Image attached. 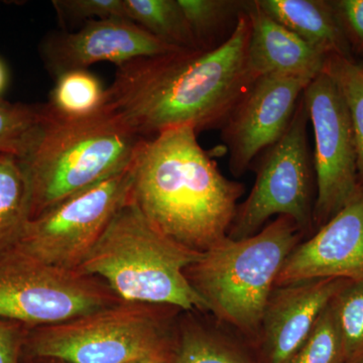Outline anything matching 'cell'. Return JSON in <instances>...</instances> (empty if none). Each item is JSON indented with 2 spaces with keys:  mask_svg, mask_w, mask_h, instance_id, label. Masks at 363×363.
<instances>
[{
  "mask_svg": "<svg viewBox=\"0 0 363 363\" xmlns=\"http://www.w3.org/2000/svg\"><path fill=\"white\" fill-rule=\"evenodd\" d=\"M250 33L243 7L233 33L218 47L117 67L104 105L145 138L182 126L196 133L222 128L257 78L248 62Z\"/></svg>",
  "mask_w": 363,
  "mask_h": 363,
  "instance_id": "6da1fadb",
  "label": "cell"
},
{
  "mask_svg": "<svg viewBox=\"0 0 363 363\" xmlns=\"http://www.w3.org/2000/svg\"><path fill=\"white\" fill-rule=\"evenodd\" d=\"M245 190L222 175L189 126L145 138L133 162L131 201L162 233L196 252L228 238Z\"/></svg>",
  "mask_w": 363,
  "mask_h": 363,
  "instance_id": "7a4b0ae2",
  "label": "cell"
},
{
  "mask_svg": "<svg viewBox=\"0 0 363 363\" xmlns=\"http://www.w3.org/2000/svg\"><path fill=\"white\" fill-rule=\"evenodd\" d=\"M32 149L18 157L30 193V219L130 168L145 138L104 105L81 119L51 111Z\"/></svg>",
  "mask_w": 363,
  "mask_h": 363,
  "instance_id": "3957f363",
  "label": "cell"
},
{
  "mask_svg": "<svg viewBox=\"0 0 363 363\" xmlns=\"http://www.w3.org/2000/svg\"><path fill=\"white\" fill-rule=\"evenodd\" d=\"M201 255L162 233L130 199L78 271L101 279L123 302L207 312L186 277Z\"/></svg>",
  "mask_w": 363,
  "mask_h": 363,
  "instance_id": "277c9868",
  "label": "cell"
},
{
  "mask_svg": "<svg viewBox=\"0 0 363 363\" xmlns=\"http://www.w3.org/2000/svg\"><path fill=\"white\" fill-rule=\"evenodd\" d=\"M303 238L291 217L278 216L250 238H227L186 269L207 312L235 329L252 350L279 272Z\"/></svg>",
  "mask_w": 363,
  "mask_h": 363,
  "instance_id": "5b68a950",
  "label": "cell"
},
{
  "mask_svg": "<svg viewBox=\"0 0 363 363\" xmlns=\"http://www.w3.org/2000/svg\"><path fill=\"white\" fill-rule=\"evenodd\" d=\"M180 310L121 302L63 323L28 328L23 358L130 363L173 350Z\"/></svg>",
  "mask_w": 363,
  "mask_h": 363,
  "instance_id": "8992f818",
  "label": "cell"
},
{
  "mask_svg": "<svg viewBox=\"0 0 363 363\" xmlns=\"http://www.w3.org/2000/svg\"><path fill=\"white\" fill-rule=\"evenodd\" d=\"M123 302L101 279L18 252L0 253V318L26 326L63 323Z\"/></svg>",
  "mask_w": 363,
  "mask_h": 363,
  "instance_id": "52a82bcc",
  "label": "cell"
},
{
  "mask_svg": "<svg viewBox=\"0 0 363 363\" xmlns=\"http://www.w3.org/2000/svg\"><path fill=\"white\" fill-rule=\"evenodd\" d=\"M309 121L300 98L288 130L264 152L255 185L238 205L228 238L245 240L259 233L272 216H289L306 236L314 233V176L308 143Z\"/></svg>",
  "mask_w": 363,
  "mask_h": 363,
  "instance_id": "ba28073f",
  "label": "cell"
},
{
  "mask_svg": "<svg viewBox=\"0 0 363 363\" xmlns=\"http://www.w3.org/2000/svg\"><path fill=\"white\" fill-rule=\"evenodd\" d=\"M131 187L133 164L30 219L13 248L45 264L78 271L130 201Z\"/></svg>",
  "mask_w": 363,
  "mask_h": 363,
  "instance_id": "9c48e42d",
  "label": "cell"
},
{
  "mask_svg": "<svg viewBox=\"0 0 363 363\" xmlns=\"http://www.w3.org/2000/svg\"><path fill=\"white\" fill-rule=\"evenodd\" d=\"M315 136L314 233L359 190L357 147L350 111L335 81L322 72L303 93Z\"/></svg>",
  "mask_w": 363,
  "mask_h": 363,
  "instance_id": "30bf717a",
  "label": "cell"
},
{
  "mask_svg": "<svg viewBox=\"0 0 363 363\" xmlns=\"http://www.w3.org/2000/svg\"><path fill=\"white\" fill-rule=\"evenodd\" d=\"M314 79L285 75L255 79L221 128L233 175H243L260 152L283 138L298 100Z\"/></svg>",
  "mask_w": 363,
  "mask_h": 363,
  "instance_id": "8fae6325",
  "label": "cell"
},
{
  "mask_svg": "<svg viewBox=\"0 0 363 363\" xmlns=\"http://www.w3.org/2000/svg\"><path fill=\"white\" fill-rule=\"evenodd\" d=\"M181 50L157 39L128 18L87 21L77 32L52 33L40 45V58L55 77L68 71L87 70L88 67L101 62L121 67Z\"/></svg>",
  "mask_w": 363,
  "mask_h": 363,
  "instance_id": "7c38bea8",
  "label": "cell"
},
{
  "mask_svg": "<svg viewBox=\"0 0 363 363\" xmlns=\"http://www.w3.org/2000/svg\"><path fill=\"white\" fill-rule=\"evenodd\" d=\"M327 278L363 281V182L345 207L294 248L276 286Z\"/></svg>",
  "mask_w": 363,
  "mask_h": 363,
  "instance_id": "4fadbf2b",
  "label": "cell"
},
{
  "mask_svg": "<svg viewBox=\"0 0 363 363\" xmlns=\"http://www.w3.org/2000/svg\"><path fill=\"white\" fill-rule=\"evenodd\" d=\"M350 281L313 279L274 286L252 348L257 362H288L310 335L327 306Z\"/></svg>",
  "mask_w": 363,
  "mask_h": 363,
  "instance_id": "5bb4252c",
  "label": "cell"
},
{
  "mask_svg": "<svg viewBox=\"0 0 363 363\" xmlns=\"http://www.w3.org/2000/svg\"><path fill=\"white\" fill-rule=\"evenodd\" d=\"M245 11L250 26L248 62L257 77L285 75L314 79L323 72L328 56L272 20L257 0L245 1Z\"/></svg>",
  "mask_w": 363,
  "mask_h": 363,
  "instance_id": "9a60e30c",
  "label": "cell"
},
{
  "mask_svg": "<svg viewBox=\"0 0 363 363\" xmlns=\"http://www.w3.org/2000/svg\"><path fill=\"white\" fill-rule=\"evenodd\" d=\"M260 9L301 40L324 52L350 59V45L330 1L257 0Z\"/></svg>",
  "mask_w": 363,
  "mask_h": 363,
  "instance_id": "2e32d148",
  "label": "cell"
},
{
  "mask_svg": "<svg viewBox=\"0 0 363 363\" xmlns=\"http://www.w3.org/2000/svg\"><path fill=\"white\" fill-rule=\"evenodd\" d=\"M173 363H257L247 343L189 317L177 325Z\"/></svg>",
  "mask_w": 363,
  "mask_h": 363,
  "instance_id": "e0dca14e",
  "label": "cell"
},
{
  "mask_svg": "<svg viewBox=\"0 0 363 363\" xmlns=\"http://www.w3.org/2000/svg\"><path fill=\"white\" fill-rule=\"evenodd\" d=\"M30 220V187L21 160L0 155V253L18 243Z\"/></svg>",
  "mask_w": 363,
  "mask_h": 363,
  "instance_id": "ac0fdd59",
  "label": "cell"
},
{
  "mask_svg": "<svg viewBox=\"0 0 363 363\" xmlns=\"http://www.w3.org/2000/svg\"><path fill=\"white\" fill-rule=\"evenodd\" d=\"M126 16L150 35L183 50H200L178 0H124Z\"/></svg>",
  "mask_w": 363,
  "mask_h": 363,
  "instance_id": "d6986e66",
  "label": "cell"
},
{
  "mask_svg": "<svg viewBox=\"0 0 363 363\" xmlns=\"http://www.w3.org/2000/svg\"><path fill=\"white\" fill-rule=\"evenodd\" d=\"M106 89L88 70H72L56 77L47 105L55 116L81 119L104 108Z\"/></svg>",
  "mask_w": 363,
  "mask_h": 363,
  "instance_id": "ffe728a7",
  "label": "cell"
},
{
  "mask_svg": "<svg viewBox=\"0 0 363 363\" xmlns=\"http://www.w3.org/2000/svg\"><path fill=\"white\" fill-rule=\"evenodd\" d=\"M200 50L213 49L224 42L225 28H235L245 1L178 0Z\"/></svg>",
  "mask_w": 363,
  "mask_h": 363,
  "instance_id": "44dd1931",
  "label": "cell"
},
{
  "mask_svg": "<svg viewBox=\"0 0 363 363\" xmlns=\"http://www.w3.org/2000/svg\"><path fill=\"white\" fill-rule=\"evenodd\" d=\"M48 113L47 104H11L0 99V155L25 157L37 140Z\"/></svg>",
  "mask_w": 363,
  "mask_h": 363,
  "instance_id": "7402d4cb",
  "label": "cell"
},
{
  "mask_svg": "<svg viewBox=\"0 0 363 363\" xmlns=\"http://www.w3.org/2000/svg\"><path fill=\"white\" fill-rule=\"evenodd\" d=\"M343 363L363 362V281H350L332 300Z\"/></svg>",
  "mask_w": 363,
  "mask_h": 363,
  "instance_id": "603a6c76",
  "label": "cell"
},
{
  "mask_svg": "<svg viewBox=\"0 0 363 363\" xmlns=\"http://www.w3.org/2000/svg\"><path fill=\"white\" fill-rule=\"evenodd\" d=\"M323 71L335 81L350 111L357 142L358 175L363 182V68L351 59L331 55Z\"/></svg>",
  "mask_w": 363,
  "mask_h": 363,
  "instance_id": "cb8c5ba5",
  "label": "cell"
},
{
  "mask_svg": "<svg viewBox=\"0 0 363 363\" xmlns=\"http://www.w3.org/2000/svg\"><path fill=\"white\" fill-rule=\"evenodd\" d=\"M286 363H343L342 343L331 303L305 342Z\"/></svg>",
  "mask_w": 363,
  "mask_h": 363,
  "instance_id": "d4e9b609",
  "label": "cell"
},
{
  "mask_svg": "<svg viewBox=\"0 0 363 363\" xmlns=\"http://www.w3.org/2000/svg\"><path fill=\"white\" fill-rule=\"evenodd\" d=\"M52 4L64 23L128 18L124 0H56Z\"/></svg>",
  "mask_w": 363,
  "mask_h": 363,
  "instance_id": "484cf974",
  "label": "cell"
},
{
  "mask_svg": "<svg viewBox=\"0 0 363 363\" xmlns=\"http://www.w3.org/2000/svg\"><path fill=\"white\" fill-rule=\"evenodd\" d=\"M330 2L350 45L363 55V0Z\"/></svg>",
  "mask_w": 363,
  "mask_h": 363,
  "instance_id": "4316f807",
  "label": "cell"
},
{
  "mask_svg": "<svg viewBox=\"0 0 363 363\" xmlns=\"http://www.w3.org/2000/svg\"><path fill=\"white\" fill-rule=\"evenodd\" d=\"M30 327L0 318V363H21Z\"/></svg>",
  "mask_w": 363,
  "mask_h": 363,
  "instance_id": "83f0119b",
  "label": "cell"
},
{
  "mask_svg": "<svg viewBox=\"0 0 363 363\" xmlns=\"http://www.w3.org/2000/svg\"><path fill=\"white\" fill-rule=\"evenodd\" d=\"M174 348L167 352L159 354L150 355V357L140 358L130 363H173Z\"/></svg>",
  "mask_w": 363,
  "mask_h": 363,
  "instance_id": "f1b7e54d",
  "label": "cell"
},
{
  "mask_svg": "<svg viewBox=\"0 0 363 363\" xmlns=\"http://www.w3.org/2000/svg\"><path fill=\"white\" fill-rule=\"evenodd\" d=\"M7 83V72L4 62L0 60V95L6 89ZM1 99V98H0Z\"/></svg>",
  "mask_w": 363,
  "mask_h": 363,
  "instance_id": "f546056e",
  "label": "cell"
},
{
  "mask_svg": "<svg viewBox=\"0 0 363 363\" xmlns=\"http://www.w3.org/2000/svg\"><path fill=\"white\" fill-rule=\"evenodd\" d=\"M21 363H65L55 359H28V358H23Z\"/></svg>",
  "mask_w": 363,
  "mask_h": 363,
  "instance_id": "4dcf8cb0",
  "label": "cell"
},
{
  "mask_svg": "<svg viewBox=\"0 0 363 363\" xmlns=\"http://www.w3.org/2000/svg\"><path fill=\"white\" fill-rule=\"evenodd\" d=\"M357 363H363V362H357Z\"/></svg>",
  "mask_w": 363,
  "mask_h": 363,
  "instance_id": "1f68e13d",
  "label": "cell"
},
{
  "mask_svg": "<svg viewBox=\"0 0 363 363\" xmlns=\"http://www.w3.org/2000/svg\"><path fill=\"white\" fill-rule=\"evenodd\" d=\"M362 68H363V67H362Z\"/></svg>",
  "mask_w": 363,
  "mask_h": 363,
  "instance_id": "d6a6232c",
  "label": "cell"
}]
</instances>
